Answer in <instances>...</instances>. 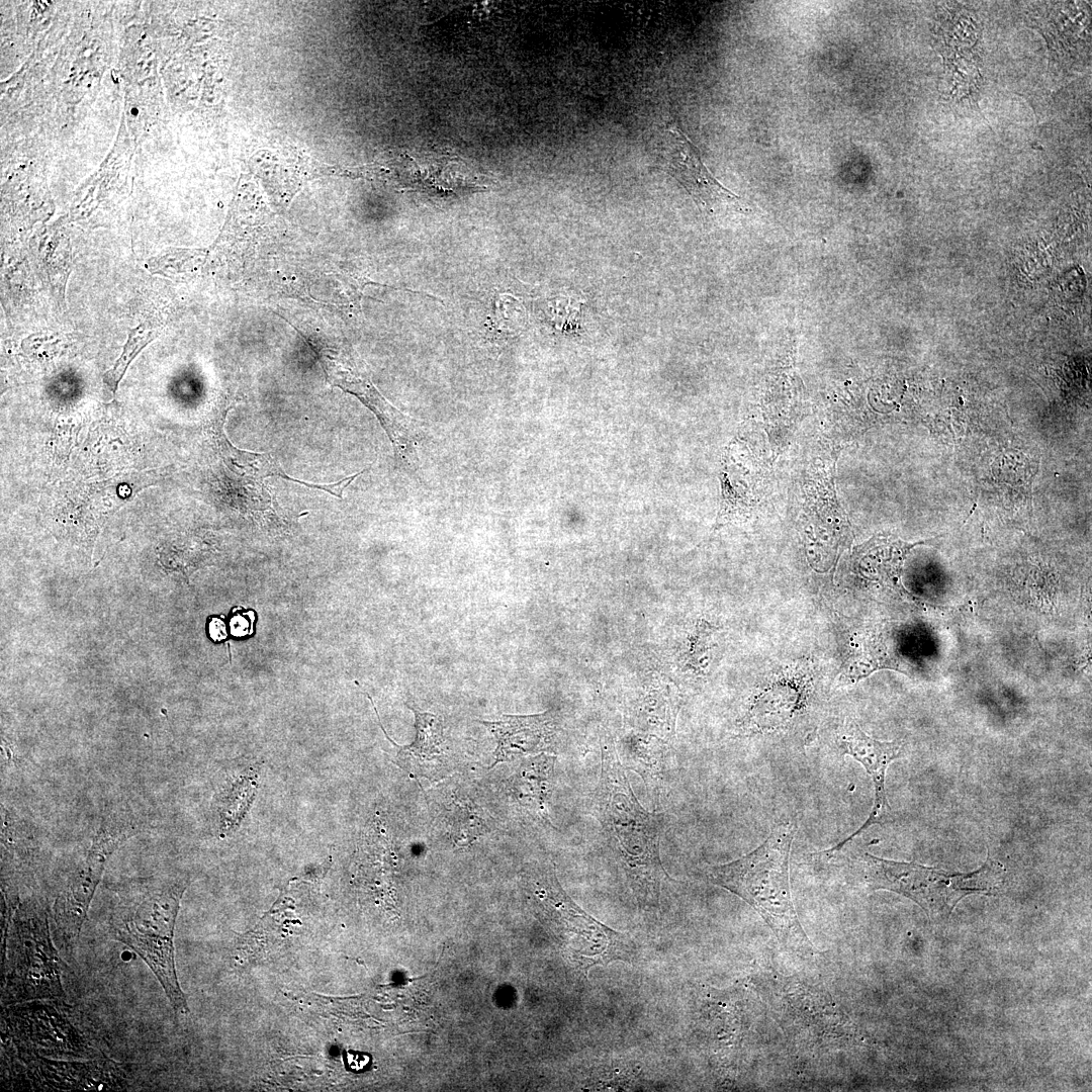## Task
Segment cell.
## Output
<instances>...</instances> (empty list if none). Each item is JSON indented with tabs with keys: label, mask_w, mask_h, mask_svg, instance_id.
I'll list each match as a JSON object with an SVG mask.
<instances>
[{
	"label": "cell",
	"mask_w": 1092,
	"mask_h": 1092,
	"mask_svg": "<svg viewBox=\"0 0 1092 1092\" xmlns=\"http://www.w3.org/2000/svg\"><path fill=\"white\" fill-rule=\"evenodd\" d=\"M601 775L590 794V814L601 824L607 844L637 900L655 907L668 878L659 857L663 815L650 813L640 805L608 734L601 738Z\"/></svg>",
	"instance_id": "1"
},
{
	"label": "cell",
	"mask_w": 1092,
	"mask_h": 1092,
	"mask_svg": "<svg viewBox=\"0 0 1092 1092\" xmlns=\"http://www.w3.org/2000/svg\"><path fill=\"white\" fill-rule=\"evenodd\" d=\"M189 884L183 876L139 878L116 886L110 935L131 948L152 970L176 1013L189 1012L174 958V929L180 900Z\"/></svg>",
	"instance_id": "2"
},
{
	"label": "cell",
	"mask_w": 1092,
	"mask_h": 1092,
	"mask_svg": "<svg viewBox=\"0 0 1092 1092\" xmlns=\"http://www.w3.org/2000/svg\"><path fill=\"white\" fill-rule=\"evenodd\" d=\"M797 824L777 825L751 852L727 863L709 866V882L742 898L769 925L788 950L809 954L813 945L796 913L790 888L789 860Z\"/></svg>",
	"instance_id": "3"
},
{
	"label": "cell",
	"mask_w": 1092,
	"mask_h": 1092,
	"mask_svg": "<svg viewBox=\"0 0 1092 1092\" xmlns=\"http://www.w3.org/2000/svg\"><path fill=\"white\" fill-rule=\"evenodd\" d=\"M872 890H889L917 903L929 917H949L959 901L971 894L991 895L1000 885L1003 867L988 857L977 871L952 874L916 862L895 861L870 853L862 857Z\"/></svg>",
	"instance_id": "4"
},
{
	"label": "cell",
	"mask_w": 1092,
	"mask_h": 1092,
	"mask_svg": "<svg viewBox=\"0 0 1092 1092\" xmlns=\"http://www.w3.org/2000/svg\"><path fill=\"white\" fill-rule=\"evenodd\" d=\"M62 996L61 962L46 913L34 904H24L13 919L9 936L3 1002Z\"/></svg>",
	"instance_id": "5"
},
{
	"label": "cell",
	"mask_w": 1092,
	"mask_h": 1092,
	"mask_svg": "<svg viewBox=\"0 0 1092 1092\" xmlns=\"http://www.w3.org/2000/svg\"><path fill=\"white\" fill-rule=\"evenodd\" d=\"M133 833L132 823L111 816L96 831L83 858L69 872L53 906L55 938L65 950L71 949L79 936L107 860Z\"/></svg>",
	"instance_id": "6"
},
{
	"label": "cell",
	"mask_w": 1092,
	"mask_h": 1092,
	"mask_svg": "<svg viewBox=\"0 0 1092 1092\" xmlns=\"http://www.w3.org/2000/svg\"><path fill=\"white\" fill-rule=\"evenodd\" d=\"M322 362L329 381L357 396L375 414L391 441L397 458L402 463L413 466L417 461V454L415 430L411 419L386 400L372 382L356 370V367L349 366L342 360L327 354L323 355Z\"/></svg>",
	"instance_id": "7"
},
{
	"label": "cell",
	"mask_w": 1092,
	"mask_h": 1092,
	"mask_svg": "<svg viewBox=\"0 0 1092 1092\" xmlns=\"http://www.w3.org/2000/svg\"><path fill=\"white\" fill-rule=\"evenodd\" d=\"M838 746L843 754H848L858 761L870 775L875 788V800L866 822L851 835L828 849V852L839 850L872 825H883L893 820V810L885 790V777L888 765L901 756L903 742L876 740L867 735L856 723L849 722L838 736Z\"/></svg>",
	"instance_id": "8"
},
{
	"label": "cell",
	"mask_w": 1092,
	"mask_h": 1092,
	"mask_svg": "<svg viewBox=\"0 0 1092 1092\" xmlns=\"http://www.w3.org/2000/svg\"><path fill=\"white\" fill-rule=\"evenodd\" d=\"M669 140L666 166L669 173L687 189L697 204L711 210L715 203L738 200L703 163L697 147L677 126L666 129Z\"/></svg>",
	"instance_id": "9"
},
{
	"label": "cell",
	"mask_w": 1092,
	"mask_h": 1092,
	"mask_svg": "<svg viewBox=\"0 0 1092 1092\" xmlns=\"http://www.w3.org/2000/svg\"><path fill=\"white\" fill-rule=\"evenodd\" d=\"M480 723L497 741L493 752L494 762L490 767L520 756L549 751L555 736V723L549 712L525 716L504 715L498 721Z\"/></svg>",
	"instance_id": "10"
},
{
	"label": "cell",
	"mask_w": 1092,
	"mask_h": 1092,
	"mask_svg": "<svg viewBox=\"0 0 1092 1092\" xmlns=\"http://www.w3.org/2000/svg\"><path fill=\"white\" fill-rule=\"evenodd\" d=\"M416 717V738L410 745L399 746L385 733L387 739L397 746L392 760L413 779L436 780L448 769L444 748L443 726L438 716L411 708Z\"/></svg>",
	"instance_id": "11"
},
{
	"label": "cell",
	"mask_w": 1092,
	"mask_h": 1092,
	"mask_svg": "<svg viewBox=\"0 0 1092 1092\" xmlns=\"http://www.w3.org/2000/svg\"><path fill=\"white\" fill-rule=\"evenodd\" d=\"M231 469L242 477L247 485L248 492H262L264 479L269 476H278L286 480L297 482L301 485L322 489L332 495L342 498L344 489L361 473L350 475L333 483H310L287 475L268 453H254L239 450L228 445V457Z\"/></svg>",
	"instance_id": "12"
},
{
	"label": "cell",
	"mask_w": 1092,
	"mask_h": 1092,
	"mask_svg": "<svg viewBox=\"0 0 1092 1092\" xmlns=\"http://www.w3.org/2000/svg\"><path fill=\"white\" fill-rule=\"evenodd\" d=\"M555 756L540 753L521 764L512 780V790L525 806L546 815L552 790Z\"/></svg>",
	"instance_id": "13"
},
{
	"label": "cell",
	"mask_w": 1092,
	"mask_h": 1092,
	"mask_svg": "<svg viewBox=\"0 0 1092 1092\" xmlns=\"http://www.w3.org/2000/svg\"><path fill=\"white\" fill-rule=\"evenodd\" d=\"M256 772L250 778L242 775L220 790L216 799L220 829L232 831L242 820L255 793Z\"/></svg>",
	"instance_id": "14"
},
{
	"label": "cell",
	"mask_w": 1092,
	"mask_h": 1092,
	"mask_svg": "<svg viewBox=\"0 0 1092 1092\" xmlns=\"http://www.w3.org/2000/svg\"><path fill=\"white\" fill-rule=\"evenodd\" d=\"M447 818L451 835L457 845H468L486 831L487 825L480 816V811L469 801H455Z\"/></svg>",
	"instance_id": "15"
},
{
	"label": "cell",
	"mask_w": 1092,
	"mask_h": 1092,
	"mask_svg": "<svg viewBox=\"0 0 1092 1092\" xmlns=\"http://www.w3.org/2000/svg\"><path fill=\"white\" fill-rule=\"evenodd\" d=\"M157 335L158 330L147 325H141L131 331L120 357L115 365L103 376V382L109 391L112 393L116 391L129 363Z\"/></svg>",
	"instance_id": "16"
},
{
	"label": "cell",
	"mask_w": 1092,
	"mask_h": 1092,
	"mask_svg": "<svg viewBox=\"0 0 1092 1092\" xmlns=\"http://www.w3.org/2000/svg\"><path fill=\"white\" fill-rule=\"evenodd\" d=\"M209 633L214 640H221L225 637L224 625L218 619H213L209 624Z\"/></svg>",
	"instance_id": "17"
},
{
	"label": "cell",
	"mask_w": 1092,
	"mask_h": 1092,
	"mask_svg": "<svg viewBox=\"0 0 1092 1092\" xmlns=\"http://www.w3.org/2000/svg\"><path fill=\"white\" fill-rule=\"evenodd\" d=\"M231 623V629L234 635L242 636L247 633V621L243 617L236 616L233 618Z\"/></svg>",
	"instance_id": "18"
}]
</instances>
